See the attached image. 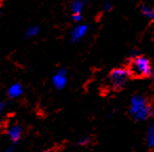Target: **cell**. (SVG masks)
Returning a JSON list of instances; mask_svg holds the SVG:
<instances>
[{
    "instance_id": "6da1fadb",
    "label": "cell",
    "mask_w": 154,
    "mask_h": 152,
    "mask_svg": "<svg viewBox=\"0 0 154 152\" xmlns=\"http://www.w3.org/2000/svg\"><path fill=\"white\" fill-rule=\"evenodd\" d=\"M129 112L135 120H146L154 115L152 107L141 95H134L131 98Z\"/></svg>"
},
{
    "instance_id": "7a4b0ae2",
    "label": "cell",
    "mask_w": 154,
    "mask_h": 152,
    "mask_svg": "<svg viewBox=\"0 0 154 152\" xmlns=\"http://www.w3.org/2000/svg\"><path fill=\"white\" fill-rule=\"evenodd\" d=\"M129 71H130L131 75L134 77H148L152 73L151 62L145 56L135 55L132 58Z\"/></svg>"
},
{
    "instance_id": "3957f363",
    "label": "cell",
    "mask_w": 154,
    "mask_h": 152,
    "mask_svg": "<svg viewBox=\"0 0 154 152\" xmlns=\"http://www.w3.org/2000/svg\"><path fill=\"white\" fill-rule=\"evenodd\" d=\"M131 73L129 69L126 68H117L114 69L109 75V82L110 86L115 90L124 88L131 78Z\"/></svg>"
},
{
    "instance_id": "277c9868",
    "label": "cell",
    "mask_w": 154,
    "mask_h": 152,
    "mask_svg": "<svg viewBox=\"0 0 154 152\" xmlns=\"http://www.w3.org/2000/svg\"><path fill=\"white\" fill-rule=\"evenodd\" d=\"M52 84L58 90H61L68 84V76H66V72L63 69H60L54 74L52 77Z\"/></svg>"
},
{
    "instance_id": "5b68a950",
    "label": "cell",
    "mask_w": 154,
    "mask_h": 152,
    "mask_svg": "<svg viewBox=\"0 0 154 152\" xmlns=\"http://www.w3.org/2000/svg\"><path fill=\"white\" fill-rule=\"evenodd\" d=\"M85 1L82 0H74L71 5V9H72V19L75 22H79L82 19V10H84Z\"/></svg>"
},
{
    "instance_id": "8992f818",
    "label": "cell",
    "mask_w": 154,
    "mask_h": 152,
    "mask_svg": "<svg viewBox=\"0 0 154 152\" xmlns=\"http://www.w3.org/2000/svg\"><path fill=\"white\" fill-rule=\"evenodd\" d=\"M87 33H88V26L86 24H78V26H74L73 30L71 31V40L73 42H77V41L82 40L87 35Z\"/></svg>"
},
{
    "instance_id": "52a82bcc",
    "label": "cell",
    "mask_w": 154,
    "mask_h": 152,
    "mask_svg": "<svg viewBox=\"0 0 154 152\" xmlns=\"http://www.w3.org/2000/svg\"><path fill=\"white\" fill-rule=\"evenodd\" d=\"M8 136L13 143H18L22 137V129L18 125H12L8 129Z\"/></svg>"
},
{
    "instance_id": "ba28073f",
    "label": "cell",
    "mask_w": 154,
    "mask_h": 152,
    "mask_svg": "<svg viewBox=\"0 0 154 152\" xmlns=\"http://www.w3.org/2000/svg\"><path fill=\"white\" fill-rule=\"evenodd\" d=\"M23 93V88L20 84L16 82V84H13L10 86V88L8 89V95L11 98H18L20 97Z\"/></svg>"
},
{
    "instance_id": "9c48e42d",
    "label": "cell",
    "mask_w": 154,
    "mask_h": 152,
    "mask_svg": "<svg viewBox=\"0 0 154 152\" xmlns=\"http://www.w3.org/2000/svg\"><path fill=\"white\" fill-rule=\"evenodd\" d=\"M146 139H147L148 147L153 149L154 148V124H152L151 126H150L149 130H148V132H147V137H146Z\"/></svg>"
},
{
    "instance_id": "30bf717a",
    "label": "cell",
    "mask_w": 154,
    "mask_h": 152,
    "mask_svg": "<svg viewBox=\"0 0 154 152\" xmlns=\"http://www.w3.org/2000/svg\"><path fill=\"white\" fill-rule=\"evenodd\" d=\"M141 13L145 17H147L148 19H153L154 18V9L149 5H143L141 7Z\"/></svg>"
},
{
    "instance_id": "8fae6325",
    "label": "cell",
    "mask_w": 154,
    "mask_h": 152,
    "mask_svg": "<svg viewBox=\"0 0 154 152\" xmlns=\"http://www.w3.org/2000/svg\"><path fill=\"white\" fill-rule=\"evenodd\" d=\"M38 32H39V29L37 28V26H30V28L26 29V36H28V37H34V36H36V35L38 34Z\"/></svg>"
},
{
    "instance_id": "7c38bea8",
    "label": "cell",
    "mask_w": 154,
    "mask_h": 152,
    "mask_svg": "<svg viewBox=\"0 0 154 152\" xmlns=\"http://www.w3.org/2000/svg\"><path fill=\"white\" fill-rule=\"evenodd\" d=\"M90 141H91V139L89 138L88 136H85V137H82L79 141H77V145L78 146H87V145L90 144Z\"/></svg>"
},
{
    "instance_id": "4fadbf2b",
    "label": "cell",
    "mask_w": 154,
    "mask_h": 152,
    "mask_svg": "<svg viewBox=\"0 0 154 152\" xmlns=\"http://www.w3.org/2000/svg\"><path fill=\"white\" fill-rule=\"evenodd\" d=\"M111 8H112V5L109 2V1H107V2L103 3V9L105 10V11H110V10H111Z\"/></svg>"
},
{
    "instance_id": "5bb4252c",
    "label": "cell",
    "mask_w": 154,
    "mask_h": 152,
    "mask_svg": "<svg viewBox=\"0 0 154 152\" xmlns=\"http://www.w3.org/2000/svg\"><path fill=\"white\" fill-rule=\"evenodd\" d=\"M3 110H5V104H3V101H1V98H0V115L2 114Z\"/></svg>"
},
{
    "instance_id": "9a60e30c",
    "label": "cell",
    "mask_w": 154,
    "mask_h": 152,
    "mask_svg": "<svg viewBox=\"0 0 154 152\" xmlns=\"http://www.w3.org/2000/svg\"><path fill=\"white\" fill-rule=\"evenodd\" d=\"M5 152H15V150H14L13 147H10V148H8V149H5Z\"/></svg>"
},
{
    "instance_id": "2e32d148",
    "label": "cell",
    "mask_w": 154,
    "mask_h": 152,
    "mask_svg": "<svg viewBox=\"0 0 154 152\" xmlns=\"http://www.w3.org/2000/svg\"><path fill=\"white\" fill-rule=\"evenodd\" d=\"M152 79H153V82H154V73H152Z\"/></svg>"
},
{
    "instance_id": "e0dca14e",
    "label": "cell",
    "mask_w": 154,
    "mask_h": 152,
    "mask_svg": "<svg viewBox=\"0 0 154 152\" xmlns=\"http://www.w3.org/2000/svg\"><path fill=\"white\" fill-rule=\"evenodd\" d=\"M0 9H1V5H0Z\"/></svg>"
},
{
    "instance_id": "ac0fdd59",
    "label": "cell",
    "mask_w": 154,
    "mask_h": 152,
    "mask_svg": "<svg viewBox=\"0 0 154 152\" xmlns=\"http://www.w3.org/2000/svg\"><path fill=\"white\" fill-rule=\"evenodd\" d=\"M153 20H154V18H153Z\"/></svg>"
}]
</instances>
